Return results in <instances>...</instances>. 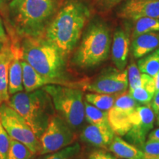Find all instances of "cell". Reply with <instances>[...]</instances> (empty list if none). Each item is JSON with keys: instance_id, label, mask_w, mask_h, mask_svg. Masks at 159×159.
I'll list each match as a JSON object with an SVG mask.
<instances>
[{"instance_id": "6da1fadb", "label": "cell", "mask_w": 159, "mask_h": 159, "mask_svg": "<svg viewBox=\"0 0 159 159\" xmlns=\"http://www.w3.org/2000/svg\"><path fill=\"white\" fill-rule=\"evenodd\" d=\"M89 16V8L82 2L68 0L55 13L44 37L66 57L76 47Z\"/></svg>"}, {"instance_id": "7a4b0ae2", "label": "cell", "mask_w": 159, "mask_h": 159, "mask_svg": "<svg viewBox=\"0 0 159 159\" xmlns=\"http://www.w3.org/2000/svg\"><path fill=\"white\" fill-rule=\"evenodd\" d=\"M60 0H11L7 5L11 25L19 36L39 37L57 13Z\"/></svg>"}, {"instance_id": "3957f363", "label": "cell", "mask_w": 159, "mask_h": 159, "mask_svg": "<svg viewBox=\"0 0 159 159\" xmlns=\"http://www.w3.org/2000/svg\"><path fill=\"white\" fill-rule=\"evenodd\" d=\"M19 57L40 75L57 84L63 79L65 57L54 44L43 36L23 38Z\"/></svg>"}, {"instance_id": "277c9868", "label": "cell", "mask_w": 159, "mask_h": 159, "mask_svg": "<svg viewBox=\"0 0 159 159\" xmlns=\"http://www.w3.org/2000/svg\"><path fill=\"white\" fill-rule=\"evenodd\" d=\"M7 103L25 119L39 139L55 115L51 97L43 89L29 93L18 92Z\"/></svg>"}, {"instance_id": "5b68a950", "label": "cell", "mask_w": 159, "mask_h": 159, "mask_svg": "<svg viewBox=\"0 0 159 159\" xmlns=\"http://www.w3.org/2000/svg\"><path fill=\"white\" fill-rule=\"evenodd\" d=\"M108 27L102 22L91 25L73 57V62L81 69L94 68L108 59L111 49Z\"/></svg>"}, {"instance_id": "8992f818", "label": "cell", "mask_w": 159, "mask_h": 159, "mask_svg": "<svg viewBox=\"0 0 159 159\" xmlns=\"http://www.w3.org/2000/svg\"><path fill=\"white\" fill-rule=\"evenodd\" d=\"M50 96L55 110L71 128H80L85 120L83 92L80 89L49 84L42 88Z\"/></svg>"}, {"instance_id": "52a82bcc", "label": "cell", "mask_w": 159, "mask_h": 159, "mask_svg": "<svg viewBox=\"0 0 159 159\" xmlns=\"http://www.w3.org/2000/svg\"><path fill=\"white\" fill-rule=\"evenodd\" d=\"M0 121L11 139L22 143L35 155H40L41 144L27 122L7 102L0 105Z\"/></svg>"}, {"instance_id": "ba28073f", "label": "cell", "mask_w": 159, "mask_h": 159, "mask_svg": "<svg viewBox=\"0 0 159 159\" xmlns=\"http://www.w3.org/2000/svg\"><path fill=\"white\" fill-rule=\"evenodd\" d=\"M76 139L74 129L59 115H54L39 140L41 144V156L52 153L69 146Z\"/></svg>"}, {"instance_id": "9c48e42d", "label": "cell", "mask_w": 159, "mask_h": 159, "mask_svg": "<svg viewBox=\"0 0 159 159\" xmlns=\"http://www.w3.org/2000/svg\"><path fill=\"white\" fill-rule=\"evenodd\" d=\"M139 105L131 97L129 91L119 95L114 105L108 111L111 128L119 136H124L132 127L135 111Z\"/></svg>"}, {"instance_id": "30bf717a", "label": "cell", "mask_w": 159, "mask_h": 159, "mask_svg": "<svg viewBox=\"0 0 159 159\" xmlns=\"http://www.w3.org/2000/svg\"><path fill=\"white\" fill-rule=\"evenodd\" d=\"M85 89L99 94H120L128 89V71L118 69H105L85 85Z\"/></svg>"}, {"instance_id": "8fae6325", "label": "cell", "mask_w": 159, "mask_h": 159, "mask_svg": "<svg viewBox=\"0 0 159 159\" xmlns=\"http://www.w3.org/2000/svg\"><path fill=\"white\" fill-rule=\"evenodd\" d=\"M155 116L150 105H139L133 117L132 127L125 136L128 142L139 148L142 147L153 128Z\"/></svg>"}, {"instance_id": "7c38bea8", "label": "cell", "mask_w": 159, "mask_h": 159, "mask_svg": "<svg viewBox=\"0 0 159 159\" xmlns=\"http://www.w3.org/2000/svg\"><path fill=\"white\" fill-rule=\"evenodd\" d=\"M119 16L134 21L143 18L159 19V0H128L120 9Z\"/></svg>"}, {"instance_id": "4fadbf2b", "label": "cell", "mask_w": 159, "mask_h": 159, "mask_svg": "<svg viewBox=\"0 0 159 159\" xmlns=\"http://www.w3.org/2000/svg\"><path fill=\"white\" fill-rule=\"evenodd\" d=\"M130 39L128 35L122 29H117L113 37L111 47L112 61L119 70H124L128 63Z\"/></svg>"}, {"instance_id": "5bb4252c", "label": "cell", "mask_w": 159, "mask_h": 159, "mask_svg": "<svg viewBox=\"0 0 159 159\" xmlns=\"http://www.w3.org/2000/svg\"><path fill=\"white\" fill-rule=\"evenodd\" d=\"M116 134L113 130H105L90 125L83 129L80 138L83 142L98 148L108 149Z\"/></svg>"}, {"instance_id": "9a60e30c", "label": "cell", "mask_w": 159, "mask_h": 159, "mask_svg": "<svg viewBox=\"0 0 159 159\" xmlns=\"http://www.w3.org/2000/svg\"><path fill=\"white\" fill-rule=\"evenodd\" d=\"M159 47V34L148 33L134 38L131 50L135 58L140 59Z\"/></svg>"}, {"instance_id": "2e32d148", "label": "cell", "mask_w": 159, "mask_h": 159, "mask_svg": "<svg viewBox=\"0 0 159 159\" xmlns=\"http://www.w3.org/2000/svg\"><path fill=\"white\" fill-rule=\"evenodd\" d=\"M15 55L11 63L8 71V91L10 95H13L24 90L22 66L19 57L18 46H12Z\"/></svg>"}, {"instance_id": "e0dca14e", "label": "cell", "mask_w": 159, "mask_h": 159, "mask_svg": "<svg viewBox=\"0 0 159 159\" xmlns=\"http://www.w3.org/2000/svg\"><path fill=\"white\" fill-rule=\"evenodd\" d=\"M129 92L138 104L150 105L156 92L153 77L142 73L141 85Z\"/></svg>"}, {"instance_id": "ac0fdd59", "label": "cell", "mask_w": 159, "mask_h": 159, "mask_svg": "<svg viewBox=\"0 0 159 159\" xmlns=\"http://www.w3.org/2000/svg\"><path fill=\"white\" fill-rule=\"evenodd\" d=\"M108 150L118 158L123 159H145L143 152L135 145L123 140L120 136H114Z\"/></svg>"}, {"instance_id": "d6986e66", "label": "cell", "mask_w": 159, "mask_h": 159, "mask_svg": "<svg viewBox=\"0 0 159 159\" xmlns=\"http://www.w3.org/2000/svg\"><path fill=\"white\" fill-rule=\"evenodd\" d=\"M21 63L22 66L23 86L25 92H32L45 85L52 84L50 80L40 75L26 61L21 60Z\"/></svg>"}, {"instance_id": "ffe728a7", "label": "cell", "mask_w": 159, "mask_h": 159, "mask_svg": "<svg viewBox=\"0 0 159 159\" xmlns=\"http://www.w3.org/2000/svg\"><path fill=\"white\" fill-rule=\"evenodd\" d=\"M84 105L85 119L90 123V125L105 130H111V128L108 122V111L99 110L86 101L84 102Z\"/></svg>"}, {"instance_id": "44dd1931", "label": "cell", "mask_w": 159, "mask_h": 159, "mask_svg": "<svg viewBox=\"0 0 159 159\" xmlns=\"http://www.w3.org/2000/svg\"><path fill=\"white\" fill-rule=\"evenodd\" d=\"M119 94H99L91 92L85 95V101L103 111H108L112 108Z\"/></svg>"}, {"instance_id": "7402d4cb", "label": "cell", "mask_w": 159, "mask_h": 159, "mask_svg": "<svg viewBox=\"0 0 159 159\" xmlns=\"http://www.w3.org/2000/svg\"><path fill=\"white\" fill-rule=\"evenodd\" d=\"M137 65L141 72L154 77L159 71V48L139 59Z\"/></svg>"}, {"instance_id": "603a6c76", "label": "cell", "mask_w": 159, "mask_h": 159, "mask_svg": "<svg viewBox=\"0 0 159 159\" xmlns=\"http://www.w3.org/2000/svg\"><path fill=\"white\" fill-rule=\"evenodd\" d=\"M159 32V19L158 18H143L135 21L133 30V39L139 35L148 33Z\"/></svg>"}, {"instance_id": "cb8c5ba5", "label": "cell", "mask_w": 159, "mask_h": 159, "mask_svg": "<svg viewBox=\"0 0 159 159\" xmlns=\"http://www.w3.org/2000/svg\"><path fill=\"white\" fill-rule=\"evenodd\" d=\"M35 156L36 155L22 143L15 139H11L8 159H33Z\"/></svg>"}, {"instance_id": "d4e9b609", "label": "cell", "mask_w": 159, "mask_h": 159, "mask_svg": "<svg viewBox=\"0 0 159 159\" xmlns=\"http://www.w3.org/2000/svg\"><path fill=\"white\" fill-rule=\"evenodd\" d=\"M80 149L79 144L69 145L51 155L48 154L47 159H78Z\"/></svg>"}, {"instance_id": "484cf974", "label": "cell", "mask_w": 159, "mask_h": 159, "mask_svg": "<svg viewBox=\"0 0 159 159\" xmlns=\"http://www.w3.org/2000/svg\"><path fill=\"white\" fill-rule=\"evenodd\" d=\"M128 80L129 90L132 91L134 89L138 88L142 82V74L139 70L138 65L132 62L128 66Z\"/></svg>"}, {"instance_id": "4316f807", "label": "cell", "mask_w": 159, "mask_h": 159, "mask_svg": "<svg viewBox=\"0 0 159 159\" xmlns=\"http://www.w3.org/2000/svg\"><path fill=\"white\" fill-rule=\"evenodd\" d=\"M139 149L144 153L145 159L159 158V141L148 139Z\"/></svg>"}, {"instance_id": "83f0119b", "label": "cell", "mask_w": 159, "mask_h": 159, "mask_svg": "<svg viewBox=\"0 0 159 159\" xmlns=\"http://www.w3.org/2000/svg\"><path fill=\"white\" fill-rule=\"evenodd\" d=\"M11 139L0 121V159H8Z\"/></svg>"}, {"instance_id": "f1b7e54d", "label": "cell", "mask_w": 159, "mask_h": 159, "mask_svg": "<svg viewBox=\"0 0 159 159\" xmlns=\"http://www.w3.org/2000/svg\"><path fill=\"white\" fill-rule=\"evenodd\" d=\"M9 99L8 77H0V105L7 102Z\"/></svg>"}, {"instance_id": "f546056e", "label": "cell", "mask_w": 159, "mask_h": 159, "mask_svg": "<svg viewBox=\"0 0 159 159\" xmlns=\"http://www.w3.org/2000/svg\"><path fill=\"white\" fill-rule=\"evenodd\" d=\"M89 159H116V158L106 151L97 150L91 152Z\"/></svg>"}, {"instance_id": "4dcf8cb0", "label": "cell", "mask_w": 159, "mask_h": 159, "mask_svg": "<svg viewBox=\"0 0 159 159\" xmlns=\"http://www.w3.org/2000/svg\"><path fill=\"white\" fill-rule=\"evenodd\" d=\"M122 1L123 0H97L99 7L105 10L111 9Z\"/></svg>"}, {"instance_id": "1f68e13d", "label": "cell", "mask_w": 159, "mask_h": 159, "mask_svg": "<svg viewBox=\"0 0 159 159\" xmlns=\"http://www.w3.org/2000/svg\"><path fill=\"white\" fill-rule=\"evenodd\" d=\"M150 105L156 115L158 114L159 112V90L156 92L153 99L151 101Z\"/></svg>"}, {"instance_id": "d6a6232c", "label": "cell", "mask_w": 159, "mask_h": 159, "mask_svg": "<svg viewBox=\"0 0 159 159\" xmlns=\"http://www.w3.org/2000/svg\"><path fill=\"white\" fill-rule=\"evenodd\" d=\"M148 139H150V140L159 141V128L151 131L148 135Z\"/></svg>"}, {"instance_id": "836d02e7", "label": "cell", "mask_w": 159, "mask_h": 159, "mask_svg": "<svg viewBox=\"0 0 159 159\" xmlns=\"http://www.w3.org/2000/svg\"><path fill=\"white\" fill-rule=\"evenodd\" d=\"M0 39L2 40L4 42H5L6 40H7V37H6V34H5V28H4L2 21L1 19H0Z\"/></svg>"}, {"instance_id": "e575fe53", "label": "cell", "mask_w": 159, "mask_h": 159, "mask_svg": "<svg viewBox=\"0 0 159 159\" xmlns=\"http://www.w3.org/2000/svg\"><path fill=\"white\" fill-rule=\"evenodd\" d=\"M155 80V83H156V91L159 90V71L153 77Z\"/></svg>"}, {"instance_id": "d590c367", "label": "cell", "mask_w": 159, "mask_h": 159, "mask_svg": "<svg viewBox=\"0 0 159 159\" xmlns=\"http://www.w3.org/2000/svg\"><path fill=\"white\" fill-rule=\"evenodd\" d=\"M11 0H0V9L5 7L6 5H8V3Z\"/></svg>"}, {"instance_id": "8d00e7d4", "label": "cell", "mask_w": 159, "mask_h": 159, "mask_svg": "<svg viewBox=\"0 0 159 159\" xmlns=\"http://www.w3.org/2000/svg\"><path fill=\"white\" fill-rule=\"evenodd\" d=\"M5 42H3V41H0V52L2 50V49L4 48V47H5Z\"/></svg>"}, {"instance_id": "74e56055", "label": "cell", "mask_w": 159, "mask_h": 159, "mask_svg": "<svg viewBox=\"0 0 159 159\" xmlns=\"http://www.w3.org/2000/svg\"><path fill=\"white\" fill-rule=\"evenodd\" d=\"M47 157H48V154H47V155H43V156L40 157V158H37V159H47Z\"/></svg>"}, {"instance_id": "f35d334b", "label": "cell", "mask_w": 159, "mask_h": 159, "mask_svg": "<svg viewBox=\"0 0 159 159\" xmlns=\"http://www.w3.org/2000/svg\"><path fill=\"white\" fill-rule=\"evenodd\" d=\"M156 116H157V118H156V119H157V124L159 125V112H158V114L156 115Z\"/></svg>"}, {"instance_id": "ab89813d", "label": "cell", "mask_w": 159, "mask_h": 159, "mask_svg": "<svg viewBox=\"0 0 159 159\" xmlns=\"http://www.w3.org/2000/svg\"><path fill=\"white\" fill-rule=\"evenodd\" d=\"M0 41H2V40L1 39H0ZM3 42H4V41H3Z\"/></svg>"}, {"instance_id": "60d3db41", "label": "cell", "mask_w": 159, "mask_h": 159, "mask_svg": "<svg viewBox=\"0 0 159 159\" xmlns=\"http://www.w3.org/2000/svg\"><path fill=\"white\" fill-rule=\"evenodd\" d=\"M158 159H159V158H158Z\"/></svg>"}]
</instances>
